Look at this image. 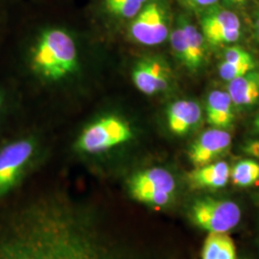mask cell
<instances>
[{"mask_svg": "<svg viewBox=\"0 0 259 259\" xmlns=\"http://www.w3.org/2000/svg\"><path fill=\"white\" fill-rule=\"evenodd\" d=\"M189 216L204 232L228 233L240 222L241 210L239 205L232 201L206 197L192 204Z\"/></svg>", "mask_w": 259, "mask_h": 259, "instance_id": "52a82bcc", "label": "cell"}, {"mask_svg": "<svg viewBox=\"0 0 259 259\" xmlns=\"http://www.w3.org/2000/svg\"><path fill=\"white\" fill-rule=\"evenodd\" d=\"M202 119L200 105L192 100H179L167 110V123L176 136H185Z\"/></svg>", "mask_w": 259, "mask_h": 259, "instance_id": "8fae6325", "label": "cell"}, {"mask_svg": "<svg viewBox=\"0 0 259 259\" xmlns=\"http://www.w3.org/2000/svg\"><path fill=\"white\" fill-rule=\"evenodd\" d=\"M232 106L229 93L220 91L211 92L206 103L207 122L215 129L230 128L234 120Z\"/></svg>", "mask_w": 259, "mask_h": 259, "instance_id": "4fadbf2b", "label": "cell"}, {"mask_svg": "<svg viewBox=\"0 0 259 259\" xmlns=\"http://www.w3.org/2000/svg\"><path fill=\"white\" fill-rule=\"evenodd\" d=\"M181 1H183L184 3L187 4V5H189V6H192V5L194 4L195 2V0H181Z\"/></svg>", "mask_w": 259, "mask_h": 259, "instance_id": "484cf974", "label": "cell"}, {"mask_svg": "<svg viewBox=\"0 0 259 259\" xmlns=\"http://www.w3.org/2000/svg\"><path fill=\"white\" fill-rule=\"evenodd\" d=\"M233 185L248 187L259 180V163L252 159H244L236 163L231 171Z\"/></svg>", "mask_w": 259, "mask_h": 259, "instance_id": "ac0fdd59", "label": "cell"}, {"mask_svg": "<svg viewBox=\"0 0 259 259\" xmlns=\"http://www.w3.org/2000/svg\"><path fill=\"white\" fill-rule=\"evenodd\" d=\"M0 259H137L95 204L65 195L0 204Z\"/></svg>", "mask_w": 259, "mask_h": 259, "instance_id": "6da1fadb", "label": "cell"}, {"mask_svg": "<svg viewBox=\"0 0 259 259\" xmlns=\"http://www.w3.org/2000/svg\"><path fill=\"white\" fill-rule=\"evenodd\" d=\"M33 70L48 81H60L79 67L78 50L72 36L62 28H47L32 50Z\"/></svg>", "mask_w": 259, "mask_h": 259, "instance_id": "7a4b0ae2", "label": "cell"}, {"mask_svg": "<svg viewBox=\"0 0 259 259\" xmlns=\"http://www.w3.org/2000/svg\"><path fill=\"white\" fill-rule=\"evenodd\" d=\"M255 31H256L257 37H259V16L257 17V19H256V21H255Z\"/></svg>", "mask_w": 259, "mask_h": 259, "instance_id": "d4e9b609", "label": "cell"}, {"mask_svg": "<svg viewBox=\"0 0 259 259\" xmlns=\"http://www.w3.org/2000/svg\"><path fill=\"white\" fill-rule=\"evenodd\" d=\"M219 0H195L194 4L192 7H198V8H206L211 7L215 5Z\"/></svg>", "mask_w": 259, "mask_h": 259, "instance_id": "603a6c76", "label": "cell"}, {"mask_svg": "<svg viewBox=\"0 0 259 259\" xmlns=\"http://www.w3.org/2000/svg\"><path fill=\"white\" fill-rule=\"evenodd\" d=\"M170 45L177 59L186 67L188 65V53L185 42V33L180 22L177 21L176 26L169 34Z\"/></svg>", "mask_w": 259, "mask_h": 259, "instance_id": "d6986e66", "label": "cell"}, {"mask_svg": "<svg viewBox=\"0 0 259 259\" xmlns=\"http://www.w3.org/2000/svg\"><path fill=\"white\" fill-rule=\"evenodd\" d=\"M201 27L204 40L213 47L235 42L241 36L240 19L224 8L206 11L201 18Z\"/></svg>", "mask_w": 259, "mask_h": 259, "instance_id": "ba28073f", "label": "cell"}, {"mask_svg": "<svg viewBox=\"0 0 259 259\" xmlns=\"http://www.w3.org/2000/svg\"><path fill=\"white\" fill-rule=\"evenodd\" d=\"M254 68L255 63H229L226 61H223L218 66L221 78L229 82L247 74Z\"/></svg>", "mask_w": 259, "mask_h": 259, "instance_id": "ffe728a7", "label": "cell"}, {"mask_svg": "<svg viewBox=\"0 0 259 259\" xmlns=\"http://www.w3.org/2000/svg\"><path fill=\"white\" fill-rule=\"evenodd\" d=\"M202 259H237L232 237L228 233H208L203 245Z\"/></svg>", "mask_w": 259, "mask_h": 259, "instance_id": "2e32d148", "label": "cell"}, {"mask_svg": "<svg viewBox=\"0 0 259 259\" xmlns=\"http://www.w3.org/2000/svg\"><path fill=\"white\" fill-rule=\"evenodd\" d=\"M242 151L248 156L259 158V139L247 142L243 146Z\"/></svg>", "mask_w": 259, "mask_h": 259, "instance_id": "7402d4cb", "label": "cell"}, {"mask_svg": "<svg viewBox=\"0 0 259 259\" xmlns=\"http://www.w3.org/2000/svg\"><path fill=\"white\" fill-rule=\"evenodd\" d=\"M128 189L132 198L139 203L162 207L173 201L176 181L166 169L153 167L131 177Z\"/></svg>", "mask_w": 259, "mask_h": 259, "instance_id": "277c9868", "label": "cell"}, {"mask_svg": "<svg viewBox=\"0 0 259 259\" xmlns=\"http://www.w3.org/2000/svg\"><path fill=\"white\" fill-rule=\"evenodd\" d=\"M258 202H259V196H258Z\"/></svg>", "mask_w": 259, "mask_h": 259, "instance_id": "83f0119b", "label": "cell"}, {"mask_svg": "<svg viewBox=\"0 0 259 259\" xmlns=\"http://www.w3.org/2000/svg\"><path fill=\"white\" fill-rule=\"evenodd\" d=\"M169 10L163 0H148L131 20V37L140 45L154 47L166 40L170 34Z\"/></svg>", "mask_w": 259, "mask_h": 259, "instance_id": "8992f818", "label": "cell"}, {"mask_svg": "<svg viewBox=\"0 0 259 259\" xmlns=\"http://www.w3.org/2000/svg\"><path fill=\"white\" fill-rule=\"evenodd\" d=\"M132 80L136 88L146 95L165 92L171 82V71L166 63L157 57L140 59L134 66Z\"/></svg>", "mask_w": 259, "mask_h": 259, "instance_id": "9c48e42d", "label": "cell"}, {"mask_svg": "<svg viewBox=\"0 0 259 259\" xmlns=\"http://www.w3.org/2000/svg\"><path fill=\"white\" fill-rule=\"evenodd\" d=\"M1 105H2V97L0 95V109H1Z\"/></svg>", "mask_w": 259, "mask_h": 259, "instance_id": "4316f807", "label": "cell"}, {"mask_svg": "<svg viewBox=\"0 0 259 259\" xmlns=\"http://www.w3.org/2000/svg\"><path fill=\"white\" fill-rule=\"evenodd\" d=\"M178 21L185 33V42L188 53L187 68L190 71H197L204 64L205 47L204 36L193 23H191L184 16H181Z\"/></svg>", "mask_w": 259, "mask_h": 259, "instance_id": "9a60e30c", "label": "cell"}, {"mask_svg": "<svg viewBox=\"0 0 259 259\" xmlns=\"http://www.w3.org/2000/svg\"><path fill=\"white\" fill-rule=\"evenodd\" d=\"M37 152L32 139L13 140L0 148V203L19 185Z\"/></svg>", "mask_w": 259, "mask_h": 259, "instance_id": "5b68a950", "label": "cell"}, {"mask_svg": "<svg viewBox=\"0 0 259 259\" xmlns=\"http://www.w3.org/2000/svg\"><path fill=\"white\" fill-rule=\"evenodd\" d=\"M224 61L229 63H254L252 56L240 47L228 48L224 54Z\"/></svg>", "mask_w": 259, "mask_h": 259, "instance_id": "44dd1931", "label": "cell"}, {"mask_svg": "<svg viewBox=\"0 0 259 259\" xmlns=\"http://www.w3.org/2000/svg\"><path fill=\"white\" fill-rule=\"evenodd\" d=\"M231 169L227 162L217 161L195 168L189 175V183L194 188H222L228 184Z\"/></svg>", "mask_w": 259, "mask_h": 259, "instance_id": "7c38bea8", "label": "cell"}, {"mask_svg": "<svg viewBox=\"0 0 259 259\" xmlns=\"http://www.w3.org/2000/svg\"><path fill=\"white\" fill-rule=\"evenodd\" d=\"M148 0H102L104 12L112 19H134Z\"/></svg>", "mask_w": 259, "mask_h": 259, "instance_id": "e0dca14e", "label": "cell"}, {"mask_svg": "<svg viewBox=\"0 0 259 259\" xmlns=\"http://www.w3.org/2000/svg\"><path fill=\"white\" fill-rule=\"evenodd\" d=\"M228 93L234 106L249 107L255 104L259 99V71L253 69L231 81Z\"/></svg>", "mask_w": 259, "mask_h": 259, "instance_id": "5bb4252c", "label": "cell"}, {"mask_svg": "<svg viewBox=\"0 0 259 259\" xmlns=\"http://www.w3.org/2000/svg\"><path fill=\"white\" fill-rule=\"evenodd\" d=\"M223 1L230 6H239V5H243L247 0H223Z\"/></svg>", "mask_w": 259, "mask_h": 259, "instance_id": "cb8c5ba5", "label": "cell"}, {"mask_svg": "<svg viewBox=\"0 0 259 259\" xmlns=\"http://www.w3.org/2000/svg\"><path fill=\"white\" fill-rule=\"evenodd\" d=\"M232 145V137L225 130L204 132L195 140L188 151V157L196 168L204 166L223 156Z\"/></svg>", "mask_w": 259, "mask_h": 259, "instance_id": "30bf717a", "label": "cell"}, {"mask_svg": "<svg viewBox=\"0 0 259 259\" xmlns=\"http://www.w3.org/2000/svg\"><path fill=\"white\" fill-rule=\"evenodd\" d=\"M134 132L123 118L110 115L93 122L83 130L75 143V148L83 154L96 155L129 142Z\"/></svg>", "mask_w": 259, "mask_h": 259, "instance_id": "3957f363", "label": "cell"}]
</instances>
